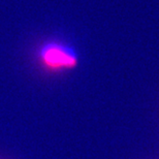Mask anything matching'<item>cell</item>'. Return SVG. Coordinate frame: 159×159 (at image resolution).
<instances>
[{
  "mask_svg": "<svg viewBox=\"0 0 159 159\" xmlns=\"http://www.w3.org/2000/svg\"><path fill=\"white\" fill-rule=\"evenodd\" d=\"M41 65L50 71L74 69L79 64V57L74 49L63 43L51 41L44 43L39 51Z\"/></svg>",
  "mask_w": 159,
  "mask_h": 159,
  "instance_id": "obj_1",
  "label": "cell"
}]
</instances>
